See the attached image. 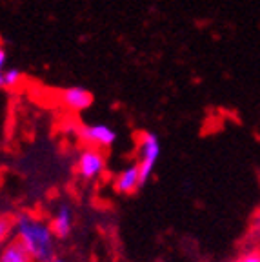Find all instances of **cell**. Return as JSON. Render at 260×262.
<instances>
[{
  "label": "cell",
  "instance_id": "6da1fadb",
  "mask_svg": "<svg viewBox=\"0 0 260 262\" xmlns=\"http://www.w3.org/2000/svg\"><path fill=\"white\" fill-rule=\"evenodd\" d=\"M13 237L26 246L35 262H53L57 258V237L51 224L37 213H18L15 217Z\"/></svg>",
  "mask_w": 260,
  "mask_h": 262
},
{
  "label": "cell",
  "instance_id": "7a4b0ae2",
  "mask_svg": "<svg viewBox=\"0 0 260 262\" xmlns=\"http://www.w3.org/2000/svg\"><path fill=\"white\" fill-rule=\"evenodd\" d=\"M162 153V146H160L159 137L151 133V131H142L138 135V149H137V166L140 171V180L142 184H146L151 179L157 162Z\"/></svg>",
  "mask_w": 260,
  "mask_h": 262
},
{
  "label": "cell",
  "instance_id": "3957f363",
  "mask_svg": "<svg viewBox=\"0 0 260 262\" xmlns=\"http://www.w3.org/2000/svg\"><path fill=\"white\" fill-rule=\"evenodd\" d=\"M75 135L82 140L88 147L97 149H107L117 140V131L107 124L95 122V124H77Z\"/></svg>",
  "mask_w": 260,
  "mask_h": 262
},
{
  "label": "cell",
  "instance_id": "277c9868",
  "mask_svg": "<svg viewBox=\"0 0 260 262\" xmlns=\"http://www.w3.org/2000/svg\"><path fill=\"white\" fill-rule=\"evenodd\" d=\"M106 155L102 149L97 147H88L85 146L77 159V173L82 180L85 182H93L98 180L104 173H106Z\"/></svg>",
  "mask_w": 260,
  "mask_h": 262
},
{
  "label": "cell",
  "instance_id": "5b68a950",
  "mask_svg": "<svg viewBox=\"0 0 260 262\" xmlns=\"http://www.w3.org/2000/svg\"><path fill=\"white\" fill-rule=\"evenodd\" d=\"M60 104L69 111H85L93 104V95L80 86H71L60 91Z\"/></svg>",
  "mask_w": 260,
  "mask_h": 262
},
{
  "label": "cell",
  "instance_id": "8992f818",
  "mask_svg": "<svg viewBox=\"0 0 260 262\" xmlns=\"http://www.w3.org/2000/svg\"><path fill=\"white\" fill-rule=\"evenodd\" d=\"M140 186H142V180H140V171H138L137 162L126 166L113 180L115 191L120 193V195H131V193L137 191Z\"/></svg>",
  "mask_w": 260,
  "mask_h": 262
},
{
  "label": "cell",
  "instance_id": "52a82bcc",
  "mask_svg": "<svg viewBox=\"0 0 260 262\" xmlns=\"http://www.w3.org/2000/svg\"><path fill=\"white\" fill-rule=\"evenodd\" d=\"M73 222H75V215L73 209L69 208L68 204H60L57 209H55L53 217L49 221L51 224V229L57 238H68L73 231Z\"/></svg>",
  "mask_w": 260,
  "mask_h": 262
},
{
  "label": "cell",
  "instance_id": "ba28073f",
  "mask_svg": "<svg viewBox=\"0 0 260 262\" xmlns=\"http://www.w3.org/2000/svg\"><path fill=\"white\" fill-rule=\"evenodd\" d=\"M0 262H35L26 246L15 237L8 242L6 246L0 248Z\"/></svg>",
  "mask_w": 260,
  "mask_h": 262
},
{
  "label": "cell",
  "instance_id": "9c48e42d",
  "mask_svg": "<svg viewBox=\"0 0 260 262\" xmlns=\"http://www.w3.org/2000/svg\"><path fill=\"white\" fill-rule=\"evenodd\" d=\"M13 228H15V219H11L9 215H0V248L13 238Z\"/></svg>",
  "mask_w": 260,
  "mask_h": 262
},
{
  "label": "cell",
  "instance_id": "30bf717a",
  "mask_svg": "<svg viewBox=\"0 0 260 262\" xmlns=\"http://www.w3.org/2000/svg\"><path fill=\"white\" fill-rule=\"evenodd\" d=\"M22 78H24V75H22V71L18 68H8L4 71V88L18 86L22 82Z\"/></svg>",
  "mask_w": 260,
  "mask_h": 262
},
{
  "label": "cell",
  "instance_id": "8fae6325",
  "mask_svg": "<svg viewBox=\"0 0 260 262\" xmlns=\"http://www.w3.org/2000/svg\"><path fill=\"white\" fill-rule=\"evenodd\" d=\"M6 64H8V53H6V49L0 46V88H4V71L8 70Z\"/></svg>",
  "mask_w": 260,
  "mask_h": 262
},
{
  "label": "cell",
  "instance_id": "7c38bea8",
  "mask_svg": "<svg viewBox=\"0 0 260 262\" xmlns=\"http://www.w3.org/2000/svg\"><path fill=\"white\" fill-rule=\"evenodd\" d=\"M240 262H260V251H248L246 255H242V258H239Z\"/></svg>",
  "mask_w": 260,
  "mask_h": 262
},
{
  "label": "cell",
  "instance_id": "4fadbf2b",
  "mask_svg": "<svg viewBox=\"0 0 260 262\" xmlns=\"http://www.w3.org/2000/svg\"><path fill=\"white\" fill-rule=\"evenodd\" d=\"M53 262H66V260H64V258H58V257H57V258H55Z\"/></svg>",
  "mask_w": 260,
  "mask_h": 262
},
{
  "label": "cell",
  "instance_id": "5bb4252c",
  "mask_svg": "<svg viewBox=\"0 0 260 262\" xmlns=\"http://www.w3.org/2000/svg\"><path fill=\"white\" fill-rule=\"evenodd\" d=\"M233 262H240V260H233Z\"/></svg>",
  "mask_w": 260,
  "mask_h": 262
}]
</instances>
